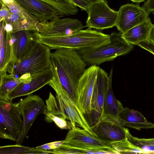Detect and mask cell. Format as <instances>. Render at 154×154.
<instances>
[{"mask_svg": "<svg viewBox=\"0 0 154 154\" xmlns=\"http://www.w3.org/2000/svg\"><path fill=\"white\" fill-rule=\"evenodd\" d=\"M50 63L55 69L62 85L77 106V86L87 64L75 50L67 48H57L51 53Z\"/></svg>", "mask_w": 154, "mask_h": 154, "instance_id": "obj_1", "label": "cell"}, {"mask_svg": "<svg viewBox=\"0 0 154 154\" xmlns=\"http://www.w3.org/2000/svg\"><path fill=\"white\" fill-rule=\"evenodd\" d=\"M109 38L108 43L75 50L87 65L97 66L128 54L134 48V45L128 42L121 32H112Z\"/></svg>", "mask_w": 154, "mask_h": 154, "instance_id": "obj_2", "label": "cell"}, {"mask_svg": "<svg viewBox=\"0 0 154 154\" xmlns=\"http://www.w3.org/2000/svg\"><path fill=\"white\" fill-rule=\"evenodd\" d=\"M38 42L52 49L67 48L74 50L96 47L110 42L109 35L89 28L81 30L71 34L57 36H41L37 32Z\"/></svg>", "mask_w": 154, "mask_h": 154, "instance_id": "obj_3", "label": "cell"}, {"mask_svg": "<svg viewBox=\"0 0 154 154\" xmlns=\"http://www.w3.org/2000/svg\"><path fill=\"white\" fill-rule=\"evenodd\" d=\"M50 68L52 72L53 77L48 85L55 91L56 98L63 113L67 119L71 122L73 127L78 125L91 134L97 137L78 106L62 85L55 68L51 64Z\"/></svg>", "mask_w": 154, "mask_h": 154, "instance_id": "obj_4", "label": "cell"}, {"mask_svg": "<svg viewBox=\"0 0 154 154\" xmlns=\"http://www.w3.org/2000/svg\"><path fill=\"white\" fill-rule=\"evenodd\" d=\"M51 48L38 42L35 47L13 68L11 74L14 76L27 78L49 68Z\"/></svg>", "mask_w": 154, "mask_h": 154, "instance_id": "obj_5", "label": "cell"}, {"mask_svg": "<svg viewBox=\"0 0 154 154\" xmlns=\"http://www.w3.org/2000/svg\"><path fill=\"white\" fill-rule=\"evenodd\" d=\"M18 103L0 100V137L16 141L23 126Z\"/></svg>", "mask_w": 154, "mask_h": 154, "instance_id": "obj_6", "label": "cell"}, {"mask_svg": "<svg viewBox=\"0 0 154 154\" xmlns=\"http://www.w3.org/2000/svg\"><path fill=\"white\" fill-rule=\"evenodd\" d=\"M64 143L72 146L93 150L99 154H117L111 143L92 135L77 126L67 132Z\"/></svg>", "mask_w": 154, "mask_h": 154, "instance_id": "obj_7", "label": "cell"}, {"mask_svg": "<svg viewBox=\"0 0 154 154\" xmlns=\"http://www.w3.org/2000/svg\"><path fill=\"white\" fill-rule=\"evenodd\" d=\"M12 60L8 73L30 53L38 43L36 30H22L11 33Z\"/></svg>", "mask_w": 154, "mask_h": 154, "instance_id": "obj_8", "label": "cell"}, {"mask_svg": "<svg viewBox=\"0 0 154 154\" xmlns=\"http://www.w3.org/2000/svg\"><path fill=\"white\" fill-rule=\"evenodd\" d=\"M23 121V126L16 144L21 145L37 117L46 109L44 102L39 96L30 95L18 103Z\"/></svg>", "mask_w": 154, "mask_h": 154, "instance_id": "obj_9", "label": "cell"}, {"mask_svg": "<svg viewBox=\"0 0 154 154\" xmlns=\"http://www.w3.org/2000/svg\"><path fill=\"white\" fill-rule=\"evenodd\" d=\"M86 26L102 30L116 26L118 13L110 8L105 0L92 3L87 12Z\"/></svg>", "mask_w": 154, "mask_h": 154, "instance_id": "obj_10", "label": "cell"}, {"mask_svg": "<svg viewBox=\"0 0 154 154\" xmlns=\"http://www.w3.org/2000/svg\"><path fill=\"white\" fill-rule=\"evenodd\" d=\"M100 68L97 65L91 66L86 69L78 82L76 93L77 104L84 116L91 113V98Z\"/></svg>", "mask_w": 154, "mask_h": 154, "instance_id": "obj_11", "label": "cell"}, {"mask_svg": "<svg viewBox=\"0 0 154 154\" xmlns=\"http://www.w3.org/2000/svg\"><path fill=\"white\" fill-rule=\"evenodd\" d=\"M83 27L81 22L77 19L58 18L38 22L35 30L41 36H63L71 34Z\"/></svg>", "mask_w": 154, "mask_h": 154, "instance_id": "obj_12", "label": "cell"}, {"mask_svg": "<svg viewBox=\"0 0 154 154\" xmlns=\"http://www.w3.org/2000/svg\"><path fill=\"white\" fill-rule=\"evenodd\" d=\"M91 128L97 137L110 143L123 140L127 137L125 128L119 121L99 115Z\"/></svg>", "mask_w": 154, "mask_h": 154, "instance_id": "obj_13", "label": "cell"}, {"mask_svg": "<svg viewBox=\"0 0 154 154\" xmlns=\"http://www.w3.org/2000/svg\"><path fill=\"white\" fill-rule=\"evenodd\" d=\"M118 11L116 26L122 34L149 18L145 10L138 4L132 3L123 5Z\"/></svg>", "mask_w": 154, "mask_h": 154, "instance_id": "obj_14", "label": "cell"}, {"mask_svg": "<svg viewBox=\"0 0 154 154\" xmlns=\"http://www.w3.org/2000/svg\"><path fill=\"white\" fill-rule=\"evenodd\" d=\"M5 5L11 14L8 18L4 20L11 25L12 32L22 30H36V25L39 22L33 15L23 8L15 1L14 3Z\"/></svg>", "mask_w": 154, "mask_h": 154, "instance_id": "obj_15", "label": "cell"}, {"mask_svg": "<svg viewBox=\"0 0 154 154\" xmlns=\"http://www.w3.org/2000/svg\"><path fill=\"white\" fill-rule=\"evenodd\" d=\"M39 22L60 18L57 11L49 4L41 0H14Z\"/></svg>", "mask_w": 154, "mask_h": 154, "instance_id": "obj_16", "label": "cell"}, {"mask_svg": "<svg viewBox=\"0 0 154 154\" xmlns=\"http://www.w3.org/2000/svg\"><path fill=\"white\" fill-rule=\"evenodd\" d=\"M53 74L50 67L32 77L29 82L18 85L10 94L9 97L12 102L13 99L31 94L42 87L48 85L52 79Z\"/></svg>", "mask_w": 154, "mask_h": 154, "instance_id": "obj_17", "label": "cell"}, {"mask_svg": "<svg viewBox=\"0 0 154 154\" xmlns=\"http://www.w3.org/2000/svg\"><path fill=\"white\" fill-rule=\"evenodd\" d=\"M108 74L99 69L92 95L91 108V112H94L99 115L103 112V103L109 83Z\"/></svg>", "mask_w": 154, "mask_h": 154, "instance_id": "obj_18", "label": "cell"}, {"mask_svg": "<svg viewBox=\"0 0 154 154\" xmlns=\"http://www.w3.org/2000/svg\"><path fill=\"white\" fill-rule=\"evenodd\" d=\"M119 121L123 126L140 130L154 128V124L148 122L140 112L128 108H123L119 115Z\"/></svg>", "mask_w": 154, "mask_h": 154, "instance_id": "obj_19", "label": "cell"}, {"mask_svg": "<svg viewBox=\"0 0 154 154\" xmlns=\"http://www.w3.org/2000/svg\"><path fill=\"white\" fill-rule=\"evenodd\" d=\"M4 20L0 22V76L8 73L12 60L11 32L4 27Z\"/></svg>", "mask_w": 154, "mask_h": 154, "instance_id": "obj_20", "label": "cell"}, {"mask_svg": "<svg viewBox=\"0 0 154 154\" xmlns=\"http://www.w3.org/2000/svg\"><path fill=\"white\" fill-rule=\"evenodd\" d=\"M113 68L109 75V81L107 90L104 99L102 113L99 115L110 117L119 121V115L123 106L121 102L116 99L112 88Z\"/></svg>", "mask_w": 154, "mask_h": 154, "instance_id": "obj_21", "label": "cell"}, {"mask_svg": "<svg viewBox=\"0 0 154 154\" xmlns=\"http://www.w3.org/2000/svg\"><path fill=\"white\" fill-rule=\"evenodd\" d=\"M154 27V25L149 17L143 22L122 34V36L129 44L137 45L140 43L148 39Z\"/></svg>", "mask_w": 154, "mask_h": 154, "instance_id": "obj_22", "label": "cell"}, {"mask_svg": "<svg viewBox=\"0 0 154 154\" xmlns=\"http://www.w3.org/2000/svg\"><path fill=\"white\" fill-rule=\"evenodd\" d=\"M31 80L22 77L17 78L8 73L0 76V100L11 102L9 97L11 92L20 84L27 83Z\"/></svg>", "mask_w": 154, "mask_h": 154, "instance_id": "obj_23", "label": "cell"}, {"mask_svg": "<svg viewBox=\"0 0 154 154\" xmlns=\"http://www.w3.org/2000/svg\"><path fill=\"white\" fill-rule=\"evenodd\" d=\"M46 2L53 6L58 12L60 17L75 15L78 9L77 6L68 0H41Z\"/></svg>", "mask_w": 154, "mask_h": 154, "instance_id": "obj_24", "label": "cell"}, {"mask_svg": "<svg viewBox=\"0 0 154 154\" xmlns=\"http://www.w3.org/2000/svg\"><path fill=\"white\" fill-rule=\"evenodd\" d=\"M45 150L16 144L0 146V154H45Z\"/></svg>", "mask_w": 154, "mask_h": 154, "instance_id": "obj_25", "label": "cell"}, {"mask_svg": "<svg viewBox=\"0 0 154 154\" xmlns=\"http://www.w3.org/2000/svg\"><path fill=\"white\" fill-rule=\"evenodd\" d=\"M111 145L112 147L116 151L117 154L144 153L143 150L130 142L127 135L126 138L125 139L111 143Z\"/></svg>", "mask_w": 154, "mask_h": 154, "instance_id": "obj_26", "label": "cell"}, {"mask_svg": "<svg viewBox=\"0 0 154 154\" xmlns=\"http://www.w3.org/2000/svg\"><path fill=\"white\" fill-rule=\"evenodd\" d=\"M50 153L57 154H99L97 151L70 146L64 143L59 148L48 150Z\"/></svg>", "mask_w": 154, "mask_h": 154, "instance_id": "obj_27", "label": "cell"}, {"mask_svg": "<svg viewBox=\"0 0 154 154\" xmlns=\"http://www.w3.org/2000/svg\"><path fill=\"white\" fill-rule=\"evenodd\" d=\"M46 109L50 113L64 119H67L62 112L56 98L50 92L48 98L46 100Z\"/></svg>", "mask_w": 154, "mask_h": 154, "instance_id": "obj_28", "label": "cell"}, {"mask_svg": "<svg viewBox=\"0 0 154 154\" xmlns=\"http://www.w3.org/2000/svg\"><path fill=\"white\" fill-rule=\"evenodd\" d=\"M45 115V119L48 123L54 122L56 125L61 129L69 130L71 129L73 126L70 121L54 116L50 113L46 109L43 113Z\"/></svg>", "mask_w": 154, "mask_h": 154, "instance_id": "obj_29", "label": "cell"}, {"mask_svg": "<svg viewBox=\"0 0 154 154\" xmlns=\"http://www.w3.org/2000/svg\"><path fill=\"white\" fill-rule=\"evenodd\" d=\"M64 140L56 141L44 144L35 147L38 149L42 150H51L56 149L64 143Z\"/></svg>", "mask_w": 154, "mask_h": 154, "instance_id": "obj_30", "label": "cell"}, {"mask_svg": "<svg viewBox=\"0 0 154 154\" xmlns=\"http://www.w3.org/2000/svg\"><path fill=\"white\" fill-rule=\"evenodd\" d=\"M73 5L88 12L92 3L90 0H68Z\"/></svg>", "mask_w": 154, "mask_h": 154, "instance_id": "obj_31", "label": "cell"}, {"mask_svg": "<svg viewBox=\"0 0 154 154\" xmlns=\"http://www.w3.org/2000/svg\"><path fill=\"white\" fill-rule=\"evenodd\" d=\"M1 8L0 10V22L8 18L11 13L8 8L0 1Z\"/></svg>", "mask_w": 154, "mask_h": 154, "instance_id": "obj_32", "label": "cell"}, {"mask_svg": "<svg viewBox=\"0 0 154 154\" xmlns=\"http://www.w3.org/2000/svg\"><path fill=\"white\" fill-rule=\"evenodd\" d=\"M137 45L154 55V44L149 41L147 40L143 41L139 43Z\"/></svg>", "mask_w": 154, "mask_h": 154, "instance_id": "obj_33", "label": "cell"}, {"mask_svg": "<svg viewBox=\"0 0 154 154\" xmlns=\"http://www.w3.org/2000/svg\"><path fill=\"white\" fill-rule=\"evenodd\" d=\"M142 7L149 15L154 11V0H147Z\"/></svg>", "mask_w": 154, "mask_h": 154, "instance_id": "obj_34", "label": "cell"}, {"mask_svg": "<svg viewBox=\"0 0 154 154\" xmlns=\"http://www.w3.org/2000/svg\"><path fill=\"white\" fill-rule=\"evenodd\" d=\"M135 138L137 141L141 144L146 146H154V138L139 139L136 137Z\"/></svg>", "mask_w": 154, "mask_h": 154, "instance_id": "obj_35", "label": "cell"}, {"mask_svg": "<svg viewBox=\"0 0 154 154\" xmlns=\"http://www.w3.org/2000/svg\"><path fill=\"white\" fill-rule=\"evenodd\" d=\"M154 44V27L152 29L148 40Z\"/></svg>", "mask_w": 154, "mask_h": 154, "instance_id": "obj_36", "label": "cell"}, {"mask_svg": "<svg viewBox=\"0 0 154 154\" xmlns=\"http://www.w3.org/2000/svg\"><path fill=\"white\" fill-rule=\"evenodd\" d=\"M0 1L5 5L12 4L15 2L14 0H0Z\"/></svg>", "mask_w": 154, "mask_h": 154, "instance_id": "obj_37", "label": "cell"}, {"mask_svg": "<svg viewBox=\"0 0 154 154\" xmlns=\"http://www.w3.org/2000/svg\"><path fill=\"white\" fill-rule=\"evenodd\" d=\"M131 1L137 3H139L141 2H143L145 0H130Z\"/></svg>", "mask_w": 154, "mask_h": 154, "instance_id": "obj_38", "label": "cell"}, {"mask_svg": "<svg viewBox=\"0 0 154 154\" xmlns=\"http://www.w3.org/2000/svg\"><path fill=\"white\" fill-rule=\"evenodd\" d=\"M91 3H94L97 2H98L100 1H102L103 0H90Z\"/></svg>", "mask_w": 154, "mask_h": 154, "instance_id": "obj_39", "label": "cell"}, {"mask_svg": "<svg viewBox=\"0 0 154 154\" xmlns=\"http://www.w3.org/2000/svg\"><path fill=\"white\" fill-rule=\"evenodd\" d=\"M152 13L154 15V11L152 12Z\"/></svg>", "mask_w": 154, "mask_h": 154, "instance_id": "obj_40", "label": "cell"}]
</instances>
